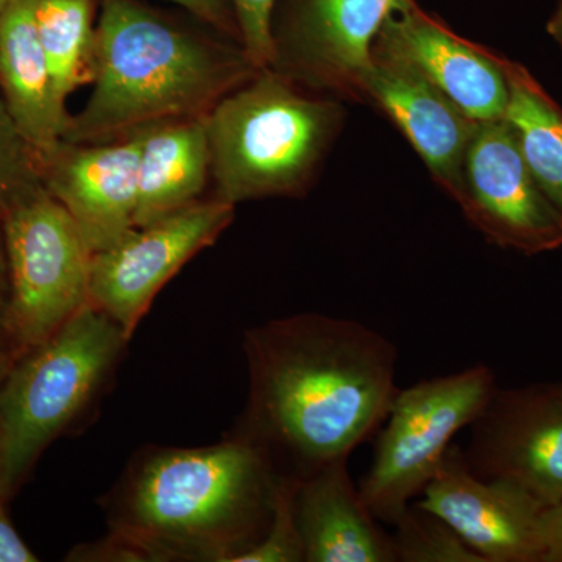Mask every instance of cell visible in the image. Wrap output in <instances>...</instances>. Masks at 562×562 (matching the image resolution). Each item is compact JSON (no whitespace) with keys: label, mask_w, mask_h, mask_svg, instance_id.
<instances>
[{"label":"cell","mask_w":562,"mask_h":562,"mask_svg":"<svg viewBox=\"0 0 562 562\" xmlns=\"http://www.w3.org/2000/svg\"><path fill=\"white\" fill-rule=\"evenodd\" d=\"M36 2L10 0L0 11V88L22 136L43 155L65 138L70 116L41 46Z\"/></svg>","instance_id":"e0dca14e"},{"label":"cell","mask_w":562,"mask_h":562,"mask_svg":"<svg viewBox=\"0 0 562 562\" xmlns=\"http://www.w3.org/2000/svg\"><path fill=\"white\" fill-rule=\"evenodd\" d=\"M9 262H7V251L3 254L2 246H0V327L2 328L3 322H5L7 308H9Z\"/></svg>","instance_id":"f1b7e54d"},{"label":"cell","mask_w":562,"mask_h":562,"mask_svg":"<svg viewBox=\"0 0 562 562\" xmlns=\"http://www.w3.org/2000/svg\"><path fill=\"white\" fill-rule=\"evenodd\" d=\"M342 109L313 99L271 68L225 95L206 114L213 198L238 205L299 198L341 127Z\"/></svg>","instance_id":"5b68a950"},{"label":"cell","mask_w":562,"mask_h":562,"mask_svg":"<svg viewBox=\"0 0 562 562\" xmlns=\"http://www.w3.org/2000/svg\"><path fill=\"white\" fill-rule=\"evenodd\" d=\"M392 527L397 562H483L449 525L416 503Z\"/></svg>","instance_id":"44dd1931"},{"label":"cell","mask_w":562,"mask_h":562,"mask_svg":"<svg viewBox=\"0 0 562 562\" xmlns=\"http://www.w3.org/2000/svg\"><path fill=\"white\" fill-rule=\"evenodd\" d=\"M10 0H0V11L5 9L7 5H9Z\"/></svg>","instance_id":"1f68e13d"},{"label":"cell","mask_w":562,"mask_h":562,"mask_svg":"<svg viewBox=\"0 0 562 562\" xmlns=\"http://www.w3.org/2000/svg\"><path fill=\"white\" fill-rule=\"evenodd\" d=\"M238 20L239 38L255 68L273 63L272 20L279 0H232Z\"/></svg>","instance_id":"cb8c5ba5"},{"label":"cell","mask_w":562,"mask_h":562,"mask_svg":"<svg viewBox=\"0 0 562 562\" xmlns=\"http://www.w3.org/2000/svg\"><path fill=\"white\" fill-rule=\"evenodd\" d=\"M547 32L552 36L554 43L562 49V0L558 3L557 10L550 18L549 24H547Z\"/></svg>","instance_id":"f546056e"},{"label":"cell","mask_w":562,"mask_h":562,"mask_svg":"<svg viewBox=\"0 0 562 562\" xmlns=\"http://www.w3.org/2000/svg\"><path fill=\"white\" fill-rule=\"evenodd\" d=\"M484 480L516 484L543 506L562 502V394L557 383L495 390L462 450Z\"/></svg>","instance_id":"8fae6325"},{"label":"cell","mask_w":562,"mask_h":562,"mask_svg":"<svg viewBox=\"0 0 562 562\" xmlns=\"http://www.w3.org/2000/svg\"><path fill=\"white\" fill-rule=\"evenodd\" d=\"M454 202L487 241L525 255L562 247V216L525 165L505 120L479 122Z\"/></svg>","instance_id":"9c48e42d"},{"label":"cell","mask_w":562,"mask_h":562,"mask_svg":"<svg viewBox=\"0 0 562 562\" xmlns=\"http://www.w3.org/2000/svg\"><path fill=\"white\" fill-rule=\"evenodd\" d=\"M542 562H562V502L542 509Z\"/></svg>","instance_id":"83f0119b"},{"label":"cell","mask_w":562,"mask_h":562,"mask_svg":"<svg viewBox=\"0 0 562 562\" xmlns=\"http://www.w3.org/2000/svg\"><path fill=\"white\" fill-rule=\"evenodd\" d=\"M140 133L109 143H69L38 157L44 188L98 254L135 227Z\"/></svg>","instance_id":"4fadbf2b"},{"label":"cell","mask_w":562,"mask_h":562,"mask_svg":"<svg viewBox=\"0 0 562 562\" xmlns=\"http://www.w3.org/2000/svg\"><path fill=\"white\" fill-rule=\"evenodd\" d=\"M139 133L135 227L203 201L211 179L206 116L162 122Z\"/></svg>","instance_id":"ac0fdd59"},{"label":"cell","mask_w":562,"mask_h":562,"mask_svg":"<svg viewBox=\"0 0 562 562\" xmlns=\"http://www.w3.org/2000/svg\"><path fill=\"white\" fill-rule=\"evenodd\" d=\"M280 479L268 450L232 428L211 446L143 447L99 505L146 562H238L265 538Z\"/></svg>","instance_id":"7a4b0ae2"},{"label":"cell","mask_w":562,"mask_h":562,"mask_svg":"<svg viewBox=\"0 0 562 562\" xmlns=\"http://www.w3.org/2000/svg\"><path fill=\"white\" fill-rule=\"evenodd\" d=\"M66 561L74 562H146L131 542L106 531L98 541L85 542L72 549Z\"/></svg>","instance_id":"484cf974"},{"label":"cell","mask_w":562,"mask_h":562,"mask_svg":"<svg viewBox=\"0 0 562 562\" xmlns=\"http://www.w3.org/2000/svg\"><path fill=\"white\" fill-rule=\"evenodd\" d=\"M5 501L0 498V562H36L38 557L29 549L18 535L5 509Z\"/></svg>","instance_id":"4316f807"},{"label":"cell","mask_w":562,"mask_h":562,"mask_svg":"<svg viewBox=\"0 0 562 562\" xmlns=\"http://www.w3.org/2000/svg\"><path fill=\"white\" fill-rule=\"evenodd\" d=\"M235 209L210 198L133 228L109 249L92 255V308L106 314L132 339L158 292L191 258L217 241L235 220Z\"/></svg>","instance_id":"ba28073f"},{"label":"cell","mask_w":562,"mask_h":562,"mask_svg":"<svg viewBox=\"0 0 562 562\" xmlns=\"http://www.w3.org/2000/svg\"><path fill=\"white\" fill-rule=\"evenodd\" d=\"M297 484L299 479L281 475L268 531L238 562H305V547L295 514Z\"/></svg>","instance_id":"603a6c76"},{"label":"cell","mask_w":562,"mask_h":562,"mask_svg":"<svg viewBox=\"0 0 562 562\" xmlns=\"http://www.w3.org/2000/svg\"><path fill=\"white\" fill-rule=\"evenodd\" d=\"M168 2L181 7L214 32L241 44L238 20H236L232 0H168Z\"/></svg>","instance_id":"d4e9b609"},{"label":"cell","mask_w":562,"mask_h":562,"mask_svg":"<svg viewBox=\"0 0 562 562\" xmlns=\"http://www.w3.org/2000/svg\"><path fill=\"white\" fill-rule=\"evenodd\" d=\"M43 183L38 157L0 95V217L22 194Z\"/></svg>","instance_id":"7402d4cb"},{"label":"cell","mask_w":562,"mask_h":562,"mask_svg":"<svg viewBox=\"0 0 562 562\" xmlns=\"http://www.w3.org/2000/svg\"><path fill=\"white\" fill-rule=\"evenodd\" d=\"M361 102L386 114L419 154L432 179L450 198L460 194L462 162L479 121H473L412 63L371 49Z\"/></svg>","instance_id":"9a60e30c"},{"label":"cell","mask_w":562,"mask_h":562,"mask_svg":"<svg viewBox=\"0 0 562 562\" xmlns=\"http://www.w3.org/2000/svg\"><path fill=\"white\" fill-rule=\"evenodd\" d=\"M497 390L486 364L398 390L379 430L360 494L379 522L394 525L419 497L453 443Z\"/></svg>","instance_id":"8992f818"},{"label":"cell","mask_w":562,"mask_h":562,"mask_svg":"<svg viewBox=\"0 0 562 562\" xmlns=\"http://www.w3.org/2000/svg\"><path fill=\"white\" fill-rule=\"evenodd\" d=\"M2 220L10 279L3 330L22 351L90 305L94 254L43 183L22 194Z\"/></svg>","instance_id":"52a82bcc"},{"label":"cell","mask_w":562,"mask_h":562,"mask_svg":"<svg viewBox=\"0 0 562 562\" xmlns=\"http://www.w3.org/2000/svg\"><path fill=\"white\" fill-rule=\"evenodd\" d=\"M557 386H558V390H560V391H561V394H562V382L557 383Z\"/></svg>","instance_id":"d6a6232c"},{"label":"cell","mask_w":562,"mask_h":562,"mask_svg":"<svg viewBox=\"0 0 562 562\" xmlns=\"http://www.w3.org/2000/svg\"><path fill=\"white\" fill-rule=\"evenodd\" d=\"M247 402L233 430L260 443L281 475L305 479L382 428L398 387V350L344 317L302 313L244 333Z\"/></svg>","instance_id":"6da1fadb"},{"label":"cell","mask_w":562,"mask_h":562,"mask_svg":"<svg viewBox=\"0 0 562 562\" xmlns=\"http://www.w3.org/2000/svg\"><path fill=\"white\" fill-rule=\"evenodd\" d=\"M372 47L412 63L471 120L505 116L509 90L501 55L461 38L416 0H394Z\"/></svg>","instance_id":"5bb4252c"},{"label":"cell","mask_w":562,"mask_h":562,"mask_svg":"<svg viewBox=\"0 0 562 562\" xmlns=\"http://www.w3.org/2000/svg\"><path fill=\"white\" fill-rule=\"evenodd\" d=\"M509 99L503 120L536 183L562 216V110L530 70L501 55Z\"/></svg>","instance_id":"d6986e66"},{"label":"cell","mask_w":562,"mask_h":562,"mask_svg":"<svg viewBox=\"0 0 562 562\" xmlns=\"http://www.w3.org/2000/svg\"><path fill=\"white\" fill-rule=\"evenodd\" d=\"M36 29L61 101L94 76L95 0H38Z\"/></svg>","instance_id":"ffe728a7"},{"label":"cell","mask_w":562,"mask_h":562,"mask_svg":"<svg viewBox=\"0 0 562 562\" xmlns=\"http://www.w3.org/2000/svg\"><path fill=\"white\" fill-rule=\"evenodd\" d=\"M349 460L338 458L299 480L295 514L305 562H397L391 535L351 480Z\"/></svg>","instance_id":"2e32d148"},{"label":"cell","mask_w":562,"mask_h":562,"mask_svg":"<svg viewBox=\"0 0 562 562\" xmlns=\"http://www.w3.org/2000/svg\"><path fill=\"white\" fill-rule=\"evenodd\" d=\"M221 38L139 0H101L94 88L63 139L109 143L162 122L206 116L261 70L238 41Z\"/></svg>","instance_id":"3957f363"},{"label":"cell","mask_w":562,"mask_h":562,"mask_svg":"<svg viewBox=\"0 0 562 562\" xmlns=\"http://www.w3.org/2000/svg\"><path fill=\"white\" fill-rule=\"evenodd\" d=\"M394 0H283L271 69L299 87L361 102L372 43Z\"/></svg>","instance_id":"30bf717a"},{"label":"cell","mask_w":562,"mask_h":562,"mask_svg":"<svg viewBox=\"0 0 562 562\" xmlns=\"http://www.w3.org/2000/svg\"><path fill=\"white\" fill-rule=\"evenodd\" d=\"M131 341L88 305L46 341L21 351L0 382V498L16 494L52 442L87 427Z\"/></svg>","instance_id":"277c9868"},{"label":"cell","mask_w":562,"mask_h":562,"mask_svg":"<svg viewBox=\"0 0 562 562\" xmlns=\"http://www.w3.org/2000/svg\"><path fill=\"white\" fill-rule=\"evenodd\" d=\"M14 360H16V357H14V353H11V351H0V382H2L7 372L10 371Z\"/></svg>","instance_id":"4dcf8cb0"},{"label":"cell","mask_w":562,"mask_h":562,"mask_svg":"<svg viewBox=\"0 0 562 562\" xmlns=\"http://www.w3.org/2000/svg\"><path fill=\"white\" fill-rule=\"evenodd\" d=\"M416 505L449 525L483 562H542L546 506L516 484L476 476L453 443Z\"/></svg>","instance_id":"7c38bea8"}]
</instances>
